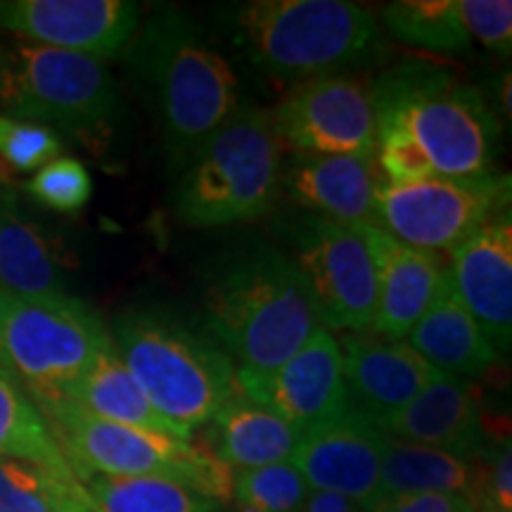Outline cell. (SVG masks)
Wrapping results in <instances>:
<instances>
[{"instance_id": "6da1fadb", "label": "cell", "mask_w": 512, "mask_h": 512, "mask_svg": "<svg viewBox=\"0 0 512 512\" xmlns=\"http://www.w3.org/2000/svg\"><path fill=\"white\" fill-rule=\"evenodd\" d=\"M375 159L384 181L494 174L498 119L477 88L432 60H408L373 81Z\"/></svg>"}, {"instance_id": "7a4b0ae2", "label": "cell", "mask_w": 512, "mask_h": 512, "mask_svg": "<svg viewBox=\"0 0 512 512\" xmlns=\"http://www.w3.org/2000/svg\"><path fill=\"white\" fill-rule=\"evenodd\" d=\"M124 57L155 112L169 166L183 171L211 133L240 110L233 64L211 46L195 17L174 5L145 19Z\"/></svg>"}, {"instance_id": "3957f363", "label": "cell", "mask_w": 512, "mask_h": 512, "mask_svg": "<svg viewBox=\"0 0 512 512\" xmlns=\"http://www.w3.org/2000/svg\"><path fill=\"white\" fill-rule=\"evenodd\" d=\"M202 306L207 335L235 363L238 382L275 373L323 328L297 266L268 245L223 254Z\"/></svg>"}, {"instance_id": "277c9868", "label": "cell", "mask_w": 512, "mask_h": 512, "mask_svg": "<svg viewBox=\"0 0 512 512\" xmlns=\"http://www.w3.org/2000/svg\"><path fill=\"white\" fill-rule=\"evenodd\" d=\"M228 29L254 67L294 83L349 74L384 43L375 12L349 0H252L228 12Z\"/></svg>"}, {"instance_id": "5b68a950", "label": "cell", "mask_w": 512, "mask_h": 512, "mask_svg": "<svg viewBox=\"0 0 512 512\" xmlns=\"http://www.w3.org/2000/svg\"><path fill=\"white\" fill-rule=\"evenodd\" d=\"M110 337L152 408L185 432L209 425L242 394L226 351L171 313L126 309L114 318Z\"/></svg>"}, {"instance_id": "8992f818", "label": "cell", "mask_w": 512, "mask_h": 512, "mask_svg": "<svg viewBox=\"0 0 512 512\" xmlns=\"http://www.w3.org/2000/svg\"><path fill=\"white\" fill-rule=\"evenodd\" d=\"M74 477H169L230 505L235 472L207 444L95 418L69 399H34Z\"/></svg>"}, {"instance_id": "52a82bcc", "label": "cell", "mask_w": 512, "mask_h": 512, "mask_svg": "<svg viewBox=\"0 0 512 512\" xmlns=\"http://www.w3.org/2000/svg\"><path fill=\"white\" fill-rule=\"evenodd\" d=\"M283 150L271 112L240 107L178 176L176 219L190 228H221L264 216L280 190Z\"/></svg>"}, {"instance_id": "ba28073f", "label": "cell", "mask_w": 512, "mask_h": 512, "mask_svg": "<svg viewBox=\"0 0 512 512\" xmlns=\"http://www.w3.org/2000/svg\"><path fill=\"white\" fill-rule=\"evenodd\" d=\"M0 110L12 119L91 133L114 124L121 100L105 62L17 41L3 48Z\"/></svg>"}, {"instance_id": "9c48e42d", "label": "cell", "mask_w": 512, "mask_h": 512, "mask_svg": "<svg viewBox=\"0 0 512 512\" xmlns=\"http://www.w3.org/2000/svg\"><path fill=\"white\" fill-rule=\"evenodd\" d=\"M0 337L8 370L31 399H67L110 342L81 299L29 302L0 290Z\"/></svg>"}, {"instance_id": "30bf717a", "label": "cell", "mask_w": 512, "mask_h": 512, "mask_svg": "<svg viewBox=\"0 0 512 512\" xmlns=\"http://www.w3.org/2000/svg\"><path fill=\"white\" fill-rule=\"evenodd\" d=\"M508 176L430 178L377 188V228L403 245L432 254L453 252L491 219L508 211Z\"/></svg>"}, {"instance_id": "8fae6325", "label": "cell", "mask_w": 512, "mask_h": 512, "mask_svg": "<svg viewBox=\"0 0 512 512\" xmlns=\"http://www.w3.org/2000/svg\"><path fill=\"white\" fill-rule=\"evenodd\" d=\"M292 264L325 330L370 332L375 320V264L361 230L309 216L297 230Z\"/></svg>"}, {"instance_id": "7c38bea8", "label": "cell", "mask_w": 512, "mask_h": 512, "mask_svg": "<svg viewBox=\"0 0 512 512\" xmlns=\"http://www.w3.org/2000/svg\"><path fill=\"white\" fill-rule=\"evenodd\" d=\"M271 121L280 143L294 152L375 159L373 81L361 74L297 81L271 110Z\"/></svg>"}, {"instance_id": "4fadbf2b", "label": "cell", "mask_w": 512, "mask_h": 512, "mask_svg": "<svg viewBox=\"0 0 512 512\" xmlns=\"http://www.w3.org/2000/svg\"><path fill=\"white\" fill-rule=\"evenodd\" d=\"M138 22L131 0H0V29L19 41L100 62L124 53Z\"/></svg>"}, {"instance_id": "5bb4252c", "label": "cell", "mask_w": 512, "mask_h": 512, "mask_svg": "<svg viewBox=\"0 0 512 512\" xmlns=\"http://www.w3.org/2000/svg\"><path fill=\"white\" fill-rule=\"evenodd\" d=\"M240 392L283 418L299 434L351 413L337 337L318 328L275 373L242 380Z\"/></svg>"}, {"instance_id": "9a60e30c", "label": "cell", "mask_w": 512, "mask_h": 512, "mask_svg": "<svg viewBox=\"0 0 512 512\" xmlns=\"http://www.w3.org/2000/svg\"><path fill=\"white\" fill-rule=\"evenodd\" d=\"M387 434L354 411L304 432L290 463L311 491L349 498L373 512L384 501L382 458Z\"/></svg>"}, {"instance_id": "2e32d148", "label": "cell", "mask_w": 512, "mask_h": 512, "mask_svg": "<svg viewBox=\"0 0 512 512\" xmlns=\"http://www.w3.org/2000/svg\"><path fill=\"white\" fill-rule=\"evenodd\" d=\"M337 342L351 411L377 427L408 406L437 373L406 339L344 332Z\"/></svg>"}, {"instance_id": "e0dca14e", "label": "cell", "mask_w": 512, "mask_h": 512, "mask_svg": "<svg viewBox=\"0 0 512 512\" xmlns=\"http://www.w3.org/2000/svg\"><path fill=\"white\" fill-rule=\"evenodd\" d=\"M453 290L498 354L512 342V221L496 216L451 252Z\"/></svg>"}, {"instance_id": "ac0fdd59", "label": "cell", "mask_w": 512, "mask_h": 512, "mask_svg": "<svg viewBox=\"0 0 512 512\" xmlns=\"http://www.w3.org/2000/svg\"><path fill=\"white\" fill-rule=\"evenodd\" d=\"M380 183L370 157L294 152L280 164V188L294 204L351 228L377 226Z\"/></svg>"}, {"instance_id": "d6986e66", "label": "cell", "mask_w": 512, "mask_h": 512, "mask_svg": "<svg viewBox=\"0 0 512 512\" xmlns=\"http://www.w3.org/2000/svg\"><path fill=\"white\" fill-rule=\"evenodd\" d=\"M375 264L377 306L370 332L384 339H406L430 309L448 264L441 254L408 247L377 226H361Z\"/></svg>"}, {"instance_id": "ffe728a7", "label": "cell", "mask_w": 512, "mask_h": 512, "mask_svg": "<svg viewBox=\"0 0 512 512\" xmlns=\"http://www.w3.org/2000/svg\"><path fill=\"white\" fill-rule=\"evenodd\" d=\"M380 430L394 439L439 448L465 460H475L484 451L477 392L467 380L439 370L408 406L382 422Z\"/></svg>"}, {"instance_id": "44dd1931", "label": "cell", "mask_w": 512, "mask_h": 512, "mask_svg": "<svg viewBox=\"0 0 512 512\" xmlns=\"http://www.w3.org/2000/svg\"><path fill=\"white\" fill-rule=\"evenodd\" d=\"M406 342L434 370L467 382L482 377L501 358L477 320L458 299L448 268L430 309L422 313Z\"/></svg>"}, {"instance_id": "7402d4cb", "label": "cell", "mask_w": 512, "mask_h": 512, "mask_svg": "<svg viewBox=\"0 0 512 512\" xmlns=\"http://www.w3.org/2000/svg\"><path fill=\"white\" fill-rule=\"evenodd\" d=\"M0 290L29 302L72 297L60 249L0 190Z\"/></svg>"}, {"instance_id": "603a6c76", "label": "cell", "mask_w": 512, "mask_h": 512, "mask_svg": "<svg viewBox=\"0 0 512 512\" xmlns=\"http://www.w3.org/2000/svg\"><path fill=\"white\" fill-rule=\"evenodd\" d=\"M297 430L245 394L226 403L209 422V448L230 470L290 463L299 444Z\"/></svg>"}, {"instance_id": "cb8c5ba5", "label": "cell", "mask_w": 512, "mask_h": 512, "mask_svg": "<svg viewBox=\"0 0 512 512\" xmlns=\"http://www.w3.org/2000/svg\"><path fill=\"white\" fill-rule=\"evenodd\" d=\"M67 399L86 413L95 415V418L192 441L190 432H185L183 427L159 415L152 408V403L145 399L143 389L138 387V382L133 380V375L128 373L117 349H114L112 337L102 347L100 354L95 356L93 366L86 370V375L74 384Z\"/></svg>"}, {"instance_id": "d4e9b609", "label": "cell", "mask_w": 512, "mask_h": 512, "mask_svg": "<svg viewBox=\"0 0 512 512\" xmlns=\"http://www.w3.org/2000/svg\"><path fill=\"white\" fill-rule=\"evenodd\" d=\"M380 482L384 498L413 494L470 496L472 484H475V460L389 437Z\"/></svg>"}, {"instance_id": "484cf974", "label": "cell", "mask_w": 512, "mask_h": 512, "mask_svg": "<svg viewBox=\"0 0 512 512\" xmlns=\"http://www.w3.org/2000/svg\"><path fill=\"white\" fill-rule=\"evenodd\" d=\"M0 458L22 460L62 477H74L43 413L8 370H0Z\"/></svg>"}, {"instance_id": "4316f807", "label": "cell", "mask_w": 512, "mask_h": 512, "mask_svg": "<svg viewBox=\"0 0 512 512\" xmlns=\"http://www.w3.org/2000/svg\"><path fill=\"white\" fill-rule=\"evenodd\" d=\"M377 22L382 34L427 53L463 55L472 46L456 0H396L382 5Z\"/></svg>"}, {"instance_id": "83f0119b", "label": "cell", "mask_w": 512, "mask_h": 512, "mask_svg": "<svg viewBox=\"0 0 512 512\" xmlns=\"http://www.w3.org/2000/svg\"><path fill=\"white\" fill-rule=\"evenodd\" d=\"M93 512H219V503L169 477H105L81 482Z\"/></svg>"}, {"instance_id": "f1b7e54d", "label": "cell", "mask_w": 512, "mask_h": 512, "mask_svg": "<svg viewBox=\"0 0 512 512\" xmlns=\"http://www.w3.org/2000/svg\"><path fill=\"white\" fill-rule=\"evenodd\" d=\"M0 512H93L76 477L0 458Z\"/></svg>"}, {"instance_id": "f546056e", "label": "cell", "mask_w": 512, "mask_h": 512, "mask_svg": "<svg viewBox=\"0 0 512 512\" xmlns=\"http://www.w3.org/2000/svg\"><path fill=\"white\" fill-rule=\"evenodd\" d=\"M311 489L292 463L235 472L233 503L254 512H304Z\"/></svg>"}, {"instance_id": "4dcf8cb0", "label": "cell", "mask_w": 512, "mask_h": 512, "mask_svg": "<svg viewBox=\"0 0 512 512\" xmlns=\"http://www.w3.org/2000/svg\"><path fill=\"white\" fill-rule=\"evenodd\" d=\"M62 138L55 128L0 114V183L15 181L60 157Z\"/></svg>"}, {"instance_id": "1f68e13d", "label": "cell", "mask_w": 512, "mask_h": 512, "mask_svg": "<svg viewBox=\"0 0 512 512\" xmlns=\"http://www.w3.org/2000/svg\"><path fill=\"white\" fill-rule=\"evenodd\" d=\"M27 192L43 207L60 214H76L91 202L93 181L79 159L57 157L29 178Z\"/></svg>"}, {"instance_id": "d6a6232c", "label": "cell", "mask_w": 512, "mask_h": 512, "mask_svg": "<svg viewBox=\"0 0 512 512\" xmlns=\"http://www.w3.org/2000/svg\"><path fill=\"white\" fill-rule=\"evenodd\" d=\"M470 501L475 512H512V448L510 439L496 444L489 456L479 453Z\"/></svg>"}, {"instance_id": "836d02e7", "label": "cell", "mask_w": 512, "mask_h": 512, "mask_svg": "<svg viewBox=\"0 0 512 512\" xmlns=\"http://www.w3.org/2000/svg\"><path fill=\"white\" fill-rule=\"evenodd\" d=\"M456 3L472 41L477 38L484 48L508 57L512 48L510 0H456Z\"/></svg>"}, {"instance_id": "e575fe53", "label": "cell", "mask_w": 512, "mask_h": 512, "mask_svg": "<svg viewBox=\"0 0 512 512\" xmlns=\"http://www.w3.org/2000/svg\"><path fill=\"white\" fill-rule=\"evenodd\" d=\"M373 512H475V505L463 494H413L384 498Z\"/></svg>"}, {"instance_id": "d590c367", "label": "cell", "mask_w": 512, "mask_h": 512, "mask_svg": "<svg viewBox=\"0 0 512 512\" xmlns=\"http://www.w3.org/2000/svg\"><path fill=\"white\" fill-rule=\"evenodd\" d=\"M304 512H368L361 505L349 501V498L337 494H325V491H311L306 498Z\"/></svg>"}, {"instance_id": "8d00e7d4", "label": "cell", "mask_w": 512, "mask_h": 512, "mask_svg": "<svg viewBox=\"0 0 512 512\" xmlns=\"http://www.w3.org/2000/svg\"><path fill=\"white\" fill-rule=\"evenodd\" d=\"M501 102L505 107V119H510V74L505 72L501 81Z\"/></svg>"}, {"instance_id": "74e56055", "label": "cell", "mask_w": 512, "mask_h": 512, "mask_svg": "<svg viewBox=\"0 0 512 512\" xmlns=\"http://www.w3.org/2000/svg\"><path fill=\"white\" fill-rule=\"evenodd\" d=\"M0 370H8V363H5V351H3V337H0Z\"/></svg>"}, {"instance_id": "f35d334b", "label": "cell", "mask_w": 512, "mask_h": 512, "mask_svg": "<svg viewBox=\"0 0 512 512\" xmlns=\"http://www.w3.org/2000/svg\"><path fill=\"white\" fill-rule=\"evenodd\" d=\"M235 512H254V510H249V508H245V505H235Z\"/></svg>"}, {"instance_id": "ab89813d", "label": "cell", "mask_w": 512, "mask_h": 512, "mask_svg": "<svg viewBox=\"0 0 512 512\" xmlns=\"http://www.w3.org/2000/svg\"><path fill=\"white\" fill-rule=\"evenodd\" d=\"M0 67H3V46H0Z\"/></svg>"}]
</instances>
